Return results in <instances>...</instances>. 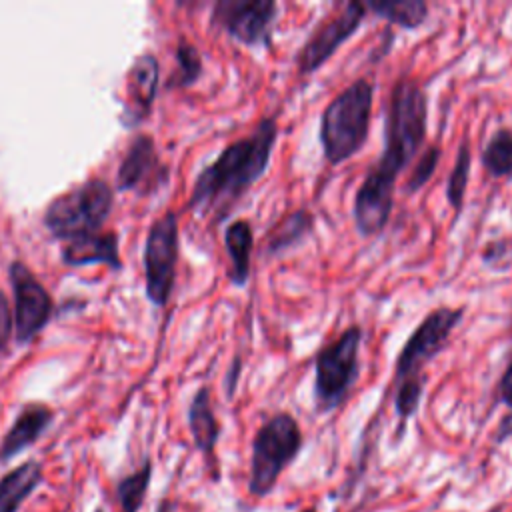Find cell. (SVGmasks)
I'll list each match as a JSON object with an SVG mask.
<instances>
[{
    "mask_svg": "<svg viewBox=\"0 0 512 512\" xmlns=\"http://www.w3.org/2000/svg\"><path fill=\"white\" fill-rule=\"evenodd\" d=\"M374 108V84L356 78L342 88L320 112L318 142L330 166H340L354 158L370 136Z\"/></svg>",
    "mask_w": 512,
    "mask_h": 512,
    "instance_id": "277c9868",
    "label": "cell"
},
{
    "mask_svg": "<svg viewBox=\"0 0 512 512\" xmlns=\"http://www.w3.org/2000/svg\"><path fill=\"white\" fill-rule=\"evenodd\" d=\"M470 168H472V148H470V142L464 138L456 148L454 164L446 178V200L454 210V220H458L464 210V198L470 182Z\"/></svg>",
    "mask_w": 512,
    "mask_h": 512,
    "instance_id": "7402d4cb",
    "label": "cell"
},
{
    "mask_svg": "<svg viewBox=\"0 0 512 512\" xmlns=\"http://www.w3.org/2000/svg\"><path fill=\"white\" fill-rule=\"evenodd\" d=\"M44 472L40 462L26 460L0 478V512H18L26 498L42 484Z\"/></svg>",
    "mask_w": 512,
    "mask_h": 512,
    "instance_id": "ac0fdd59",
    "label": "cell"
},
{
    "mask_svg": "<svg viewBox=\"0 0 512 512\" xmlns=\"http://www.w3.org/2000/svg\"><path fill=\"white\" fill-rule=\"evenodd\" d=\"M188 428L194 440V446L204 454L206 462L212 468V478L218 480V466H216V444L220 438V422L212 408V396L208 386H200L188 406Z\"/></svg>",
    "mask_w": 512,
    "mask_h": 512,
    "instance_id": "4fadbf2b",
    "label": "cell"
},
{
    "mask_svg": "<svg viewBox=\"0 0 512 512\" xmlns=\"http://www.w3.org/2000/svg\"><path fill=\"white\" fill-rule=\"evenodd\" d=\"M278 132L276 114L262 116L250 134L230 142L214 162L198 172L188 208L202 216L214 214V220L222 222L266 174L278 142Z\"/></svg>",
    "mask_w": 512,
    "mask_h": 512,
    "instance_id": "7a4b0ae2",
    "label": "cell"
},
{
    "mask_svg": "<svg viewBox=\"0 0 512 512\" xmlns=\"http://www.w3.org/2000/svg\"><path fill=\"white\" fill-rule=\"evenodd\" d=\"M240 372H242V358L234 356V360H232V364L228 368V374H226V396L228 398H232L234 392H236V384H238Z\"/></svg>",
    "mask_w": 512,
    "mask_h": 512,
    "instance_id": "f1b7e54d",
    "label": "cell"
},
{
    "mask_svg": "<svg viewBox=\"0 0 512 512\" xmlns=\"http://www.w3.org/2000/svg\"><path fill=\"white\" fill-rule=\"evenodd\" d=\"M280 6L274 0H220L212 24L248 48H270Z\"/></svg>",
    "mask_w": 512,
    "mask_h": 512,
    "instance_id": "9c48e42d",
    "label": "cell"
},
{
    "mask_svg": "<svg viewBox=\"0 0 512 512\" xmlns=\"http://www.w3.org/2000/svg\"><path fill=\"white\" fill-rule=\"evenodd\" d=\"M94 512H104V510H102V508H96V510H94Z\"/></svg>",
    "mask_w": 512,
    "mask_h": 512,
    "instance_id": "d6a6232c",
    "label": "cell"
},
{
    "mask_svg": "<svg viewBox=\"0 0 512 512\" xmlns=\"http://www.w3.org/2000/svg\"><path fill=\"white\" fill-rule=\"evenodd\" d=\"M316 226V216L310 208H296L286 212L280 220L270 226L264 238V248L262 252L268 258H278L284 252L300 246Z\"/></svg>",
    "mask_w": 512,
    "mask_h": 512,
    "instance_id": "5bb4252c",
    "label": "cell"
},
{
    "mask_svg": "<svg viewBox=\"0 0 512 512\" xmlns=\"http://www.w3.org/2000/svg\"><path fill=\"white\" fill-rule=\"evenodd\" d=\"M50 420H52V410L48 406L44 404L26 406L18 414V418L14 420V424L10 426V430L6 432L0 444V462H8L16 454L32 446L48 428Z\"/></svg>",
    "mask_w": 512,
    "mask_h": 512,
    "instance_id": "9a60e30c",
    "label": "cell"
},
{
    "mask_svg": "<svg viewBox=\"0 0 512 512\" xmlns=\"http://www.w3.org/2000/svg\"><path fill=\"white\" fill-rule=\"evenodd\" d=\"M10 280L16 296V334L20 340H28L46 324L50 296L20 262L10 266Z\"/></svg>",
    "mask_w": 512,
    "mask_h": 512,
    "instance_id": "8fae6325",
    "label": "cell"
},
{
    "mask_svg": "<svg viewBox=\"0 0 512 512\" xmlns=\"http://www.w3.org/2000/svg\"><path fill=\"white\" fill-rule=\"evenodd\" d=\"M466 306H438L430 310L400 346L392 374V404L398 416V434L420 410L426 388L424 368L448 346L452 330L462 322Z\"/></svg>",
    "mask_w": 512,
    "mask_h": 512,
    "instance_id": "3957f363",
    "label": "cell"
},
{
    "mask_svg": "<svg viewBox=\"0 0 512 512\" xmlns=\"http://www.w3.org/2000/svg\"><path fill=\"white\" fill-rule=\"evenodd\" d=\"M64 260L68 264H86V262H106L112 266H120L118 260V242L112 234H86L74 238L64 248Z\"/></svg>",
    "mask_w": 512,
    "mask_h": 512,
    "instance_id": "ffe728a7",
    "label": "cell"
},
{
    "mask_svg": "<svg viewBox=\"0 0 512 512\" xmlns=\"http://www.w3.org/2000/svg\"><path fill=\"white\" fill-rule=\"evenodd\" d=\"M224 248L230 260L228 280L232 286L242 288L250 280L252 252H254V226L246 218L232 220L224 230Z\"/></svg>",
    "mask_w": 512,
    "mask_h": 512,
    "instance_id": "2e32d148",
    "label": "cell"
},
{
    "mask_svg": "<svg viewBox=\"0 0 512 512\" xmlns=\"http://www.w3.org/2000/svg\"><path fill=\"white\" fill-rule=\"evenodd\" d=\"M10 332H12V316H10L8 302H6L4 294L0 292V348L8 342Z\"/></svg>",
    "mask_w": 512,
    "mask_h": 512,
    "instance_id": "83f0119b",
    "label": "cell"
},
{
    "mask_svg": "<svg viewBox=\"0 0 512 512\" xmlns=\"http://www.w3.org/2000/svg\"><path fill=\"white\" fill-rule=\"evenodd\" d=\"M368 14H374L388 22V26L418 30L428 22L430 6L424 0H370L364 2Z\"/></svg>",
    "mask_w": 512,
    "mask_h": 512,
    "instance_id": "d6986e66",
    "label": "cell"
},
{
    "mask_svg": "<svg viewBox=\"0 0 512 512\" xmlns=\"http://www.w3.org/2000/svg\"><path fill=\"white\" fill-rule=\"evenodd\" d=\"M164 180L166 168L156 156L152 138L138 136L120 166V188H136L140 192H146L156 188Z\"/></svg>",
    "mask_w": 512,
    "mask_h": 512,
    "instance_id": "7c38bea8",
    "label": "cell"
},
{
    "mask_svg": "<svg viewBox=\"0 0 512 512\" xmlns=\"http://www.w3.org/2000/svg\"><path fill=\"white\" fill-rule=\"evenodd\" d=\"M150 480H152V462L144 460V464L124 476L118 484H116V502H118V512H138L144 504L146 492L150 488Z\"/></svg>",
    "mask_w": 512,
    "mask_h": 512,
    "instance_id": "603a6c76",
    "label": "cell"
},
{
    "mask_svg": "<svg viewBox=\"0 0 512 512\" xmlns=\"http://www.w3.org/2000/svg\"><path fill=\"white\" fill-rule=\"evenodd\" d=\"M508 438H512V412H506L502 416V420H500V424L496 428V434H494V442L500 444V442H504Z\"/></svg>",
    "mask_w": 512,
    "mask_h": 512,
    "instance_id": "f546056e",
    "label": "cell"
},
{
    "mask_svg": "<svg viewBox=\"0 0 512 512\" xmlns=\"http://www.w3.org/2000/svg\"><path fill=\"white\" fill-rule=\"evenodd\" d=\"M158 86V64L156 58L146 54L136 60L126 82V112L130 122L142 120L154 100Z\"/></svg>",
    "mask_w": 512,
    "mask_h": 512,
    "instance_id": "e0dca14e",
    "label": "cell"
},
{
    "mask_svg": "<svg viewBox=\"0 0 512 512\" xmlns=\"http://www.w3.org/2000/svg\"><path fill=\"white\" fill-rule=\"evenodd\" d=\"M364 328L346 326L336 338L320 346L314 354V408L318 414L338 410L360 378V348Z\"/></svg>",
    "mask_w": 512,
    "mask_h": 512,
    "instance_id": "8992f818",
    "label": "cell"
},
{
    "mask_svg": "<svg viewBox=\"0 0 512 512\" xmlns=\"http://www.w3.org/2000/svg\"><path fill=\"white\" fill-rule=\"evenodd\" d=\"M178 260V218L166 212L158 218L148 234L144 250L146 294L156 306H164L174 288Z\"/></svg>",
    "mask_w": 512,
    "mask_h": 512,
    "instance_id": "30bf717a",
    "label": "cell"
},
{
    "mask_svg": "<svg viewBox=\"0 0 512 512\" xmlns=\"http://www.w3.org/2000/svg\"><path fill=\"white\" fill-rule=\"evenodd\" d=\"M304 432L300 422L288 412L270 414L254 432L250 444L248 492L256 498L268 496L282 472L300 456Z\"/></svg>",
    "mask_w": 512,
    "mask_h": 512,
    "instance_id": "5b68a950",
    "label": "cell"
},
{
    "mask_svg": "<svg viewBox=\"0 0 512 512\" xmlns=\"http://www.w3.org/2000/svg\"><path fill=\"white\" fill-rule=\"evenodd\" d=\"M176 62L178 66L170 78V86H176V88L192 86L202 74V58L196 46L190 44L188 40H180L176 50Z\"/></svg>",
    "mask_w": 512,
    "mask_h": 512,
    "instance_id": "d4e9b609",
    "label": "cell"
},
{
    "mask_svg": "<svg viewBox=\"0 0 512 512\" xmlns=\"http://www.w3.org/2000/svg\"><path fill=\"white\" fill-rule=\"evenodd\" d=\"M428 134V96L410 74L392 84L382 126V152L368 168L352 200V218L362 238L380 236L394 210L398 176L422 150Z\"/></svg>",
    "mask_w": 512,
    "mask_h": 512,
    "instance_id": "6da1fadb",
    "label": "cell"
},
{
    "mask_svg": "<svg viewBox=\"0 0 512 512\" xmlns=\"http://www.w3.org/2000/svg\"><path fill=\"white\" fill-rule=\"evenodd\" d=\"M482 262L494 270L508 268L512 264V236L488 240L482 248Z\"/></svg>",
    "mask_w": 512,
    "mask_h": 512,
    "instance_id": "484cf974",
    "label": "cell"
},
{
    "mask_svg": "<svg viewBox=\"0 0 512 512\" xmlns=\"http://www.w3.org/2000/svg\"><path fill=\"white\" fill-rule=\"evenodd\" d=\"M440 158H442V148H440V144H438V142L428 144V146L422 150V154L418 156V160L412 164L410 172H408V178H406V182H404V186H402L404 194H410V196H412V194L420 192V190L432 180V176L436 174V168H438V164H440Z\"/></svg>",
    "mask_w": 512,
    "mask_h": 512,
    "instance_id": "cb8c5ba5",
    "label": "cell"
},
{
    "mask_svg": "<svg viewBox=\"0 0 512 512\" xmlns=\"http://www.w3.org/2000/svg\"><path fill=\"white\" fill-rule=\"evenodd\" d=\"M112 192L106 182L90 180L80 188L58 196L46 210L44 222L54 236L80 238L94 230L108 216Z\"/></svg>",
    "mask_w": 512,
    "mask_h": 512,
    "instance_id": "52a82bcc",
    "label": "cell"
},
{
    "mask_svg": "<svg viewBox=\"0 0 512 512\" xmlns=\"http://www.w3.org/2000/svg\"><path fill=\"white\" fill-rule=\"evenodd\" d=\"M368 8L362 2H346L326 14L306 36L294 56L300 78L318 72L342 44H346L364 24Z\"/></svg>",
    "mask_w": 512,
    "mask_h": 512,
    "instance_id": "ba28073f",
    "label": "cell"
},
{
    "mask_svg": "<svg viewBox=\"0 0 512 512\" xmlns=\"http://www.w3.org/2000/svg\"><path fill=\"white\" fill-rule=\"evenodd\" d=\"M480 164L492 178L512 180V126L496 128L480 150Z\"/></svg>",
    "mask_w": 512,
    "mask_h": 512,
    "instance_id": "44dd1931",
    "label": "cell"
},
{
    "mask_svg": "<svg viewBox=\"0 0 512 512\" xmlns=\"http://www.w3.org/2000/svg\"><path fill=\"white\" fill-rule=\"evenodd\" d=\"M496 400L512 412V354L506 360V366L496 382Z\"/></svg>",
    "mask_w": 512,
    "mask_h": 512,
    "instance_id": "4316f807",
    "label": "cell"
},
{
    "mask_svg": "<svg viewBox=\"0 0 512 512\" xmlns=\"http://www.w3.org/2000/svg\"><path fill=\"white\" fill-rule=\"evenodd\" d=\"M154 512H176V504L170 498H162Z\"/></svg>",
    "mask_w": 512,
    "mask_h": 512,
    "instance_id": "4dcf8cb0",
    "label": "cell"
},
{
    "mask_svg": "<svg viewBox=\"0 0 512 512\" xmlns=\"http://www.w3.org/2000/svg\"><path fill=\"white\" fill-rule=\"evenodd\" d=\"M300 512H318V510H316V506H308V508H302Z\"/></svg>",
    "mask_w": 512,
    "mask_h": 512,
    "instance_id": "1f68e13d",
    "label": "cell"
}]
</instances>
